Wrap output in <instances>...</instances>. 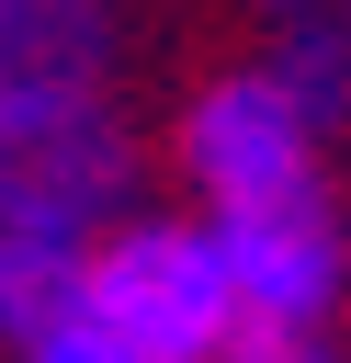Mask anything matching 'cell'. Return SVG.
Instances as JSON below:
<instances>
[{
    "instance_id": "obj_1",
    "label": "cell",
    "mask_w": 351,
    "mask_h": 363,
    "mask_svg": "<svg viewBox=\"0 0 351 363\" xmlns=\"http://www.w3.org/2000/svg\"><path fill=\"white\" fill-rule=\"evenodd\" d=\"M136 23L125 0H0V216L102 227L136 204Z\"/></svg>"
},
{
    "instance_id": "obj_2",
    "label": "cell",
    "mask_w": 351,
    "mask_h": 363,
    "mask_svg": "<svg viewBox=\"0 0 351 363\" xmlns=\"http://www.w3.org/2000/svg\"><path fill=\"white\" fill-rule=\"evenodd\" d=\"M79 318H102L136 363H226L238 352V295H226L215 227L192 204L102 216L91 261H79Z\"/></svg>"
},
{
    "instance_id": "obj_3",
    "label": "cell",
    "mask_w": 351,
    "mask_h": 363,
    "mask_svg": "<svg viewBox=\"0 0 351 363\" xmlns=\"http://www.w3.org/2000/svg\"><path fill=\"white\" fill-rule=\"evenodd\" d=\"M204 227H215V261H226V295H238V352L249 340H328L351 318V193H340V170L260 193V204H226Z\"/></svg>"
},
{
    "instance_id": "obj_4",
    "label": "cell",
    "mask_w": 351,
    "mask_h": 363,
    "mask_svg": "<svg viewBox=\"0 0 351 363\" xmlns=\"http://www.w3.org/2000/svg\"><path fill=\"white\" fill-rule=\"evenodd\" d=\"M170 170H181V193H192L204 216H226V204L328 182V136H317V113L272 79V57H238V68H215V79L181 91V113H170Z\"/></svg>"
},
{
    "instance_id": "obj_5",
    "label": "cell",
    "mask_w": 351,
    "mask_h": 363,
    "mask_svg": "<svg viewBox=\"0 0 351 363\" xmlns=\"http://www.w3.org/2000/svg\"><path fill=\"white\" fill-rule=\"evenodd\" d=\"M79 261H91V227L0 216V352H23L34 329L79 318Z\"/></svg>"
},
{
    "instance_id": "obj_6",
    "label": "cell",
    "mask_w": 351,
    "mask_h": 363,
    "mask_svg": "<svg viewBox=\"0 0 351 363\" xmlns=\"http://www.w3.org/2000/svg\"><path fill=\"white\" fill-rule=\"evenodd\" d=\"M260 57H272V79L317 113V136L340 147V136H351V11H317V0H306V11H283V34H272Z\"/></svg>"
},
{
    "instance_id": "obj_7",
    "label": "cell",
    "mask_w": 351,
    "mask_h": 363,
    "mask_svg": "<svg viewBox=\"0 0 351 363\" xmlns=\"http://www.w3.org/2000/svg\"><path fill=\"white\" fill-rule=\"evenodd\" d=\"M11 363H136V352H125V340H113L102 318H57V329H34V340H23Z\"/></svg>"
},
{
    "instance_id": "obj_8",
    "label": "cell",
    "mask_w": 351,
    "mask_h": 363,
    "mask_svg": "<svg viewBox=\"0 0 351 363\" xmlns=\"http://www.w3.org/2000/svg\"><path fill=\"white\" fill-rule=\"evenodd\" d=\"M238 363H340V352H328V340H249Z\"/></svg>"
},
{
    "instance_id": "obj_9",
    "label": "cell",
    "mask_w": 351,
    "mask_h": 363,
    "mask_svg": "<svg viewBox=\"0 0 351 363\" xmlns=\"http://www.w3.org/2000/svg\"><path fill=\"white\" fill-rule=\"evenodd\" d=\"M272 11H306V0H272Z\"/></svg>"
},
{
    "instance_id": "obj_10",
    "label": "cell",
    "mask_w": 351,
    "mask_h": 363,
    "mask_svg": "<svg viewBox=\"0 0 351 363\" xmlns=\"http://www.w3.org/2000/svg\"><path fill=\"white\" fill-rule=\"evenodd\" d=\"M340 11H351V0H340Z\"/></svg>"
}]
</instances>
